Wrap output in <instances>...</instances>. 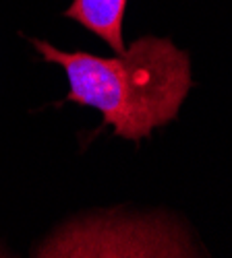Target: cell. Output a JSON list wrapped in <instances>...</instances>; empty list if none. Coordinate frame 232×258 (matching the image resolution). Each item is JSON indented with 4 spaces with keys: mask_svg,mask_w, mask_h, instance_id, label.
<instances>
[{
    "mask_svg": "<svg viewBox=\"0 0 232 258\" xmlns=\"http://www.w3.org/2000/svg\"><path fill=\"white\" fill-rule=\"evenodd\" d=\"M31 44L46 62L65 69L67 101L96 107L104 124L135 143L172 122L191 89L189 56L166 37H141L116 58L62 52L41 39Z\"/></svg>",
    "mask_w": 232,
    "mask_h": 258,
    "instance_id": "obj_1",
    "label": "cell"
},
{
    "mask_svg": "<svg viewBox=\"0 0 232 258\" xmlns=\"http://www.w3.org/2000/svg\"><path fill=\"white\" fill-rule=\"evenodd\" d=\"M124 9L126 0H73V5L65 11V17L75 19L77 23L100 35L116 54H122L126 50L122 39Z\"/></svg>",
    "mask_w": 232,
    "mask_h": 258,
    "instance_id": "obj_2",
    "label": "cell"
}]
</instances>
